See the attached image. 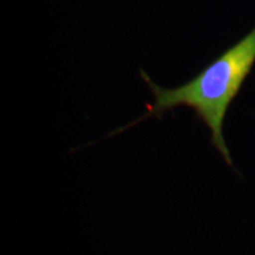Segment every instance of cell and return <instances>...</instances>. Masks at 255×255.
<instances>
[{
    "mask_svg": "<svg viewBox=\"0 0 255 255\" xmlns=\"http://www.w3.org/2000/svg\"><path fill=\"white\" fill-rule=\"evenodd\" d=\"M255 63V27L235 45L223 52L214 62L201 71L195 78L174 89H164L155 84L144 71L142 78L154 95V102L146 105V113L121 128V132L148 117H161L167 111L178 107L194 110L197 119L208 127L212 143L229 165L232 158L223 137V123L229 105L250 75Z\"/></svg>",
    "mask_w": 255,
    "mask_h": 255,
    "instance_id": "cell-1",
    "label": "cell"
}]
</instances>
